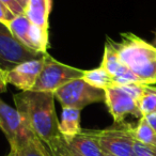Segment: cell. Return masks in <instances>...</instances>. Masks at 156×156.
Returning a JSON list of instances; mask_svg holds the SVG:
<instances>
[{
	"instance_id": "cell-23",
	"label": "cell",
	"mask_w": 156,
	"mask_h": 156,
	"mask_svg": "<svg viewBox=\"0 0 156 156\" xmlns=\"http://www.w3.org/2000/svg\"><path fill=\"white\" fill-rule=\"evenodd\" d=\"M8 86V71L0 69V94L7 90Z\"/></svg>"
},
{
	"instance_id": "cell-10",
	"label": "cell",
	"mask_w": 156,
	"mask_h": 156,
	"mask_svg": "<svg viewBox=\"0 0 156 156\" xmlns=\"http://www.w3.org/2000/svg\"><path fill=\"white\" fill-rule=\"evenodd\" d=\"M45 56L40 59L27 61L8 71V83L20 91H31L43 69Z\"/></svg>"
},
{
	"instance_id": "cell-11",
	"label": "cell",
	"mask_w": 156,
	"mask_h": 156,
	"mask_svg": "<svg viewBox=\"0 0 156 156\" xmlns=\"http://www.w3.org/2000/svg\"><path fill=\"white\" fill-rule=\"evenodd\" d=\"M0 129L5 134L10 143V147L14 149L23 136L26 125L23 122L20 112L16 108L9 106L0 100Z\"/></svg>"
},
{
	"instance_id": "cell-14",
	"label": "cell",
	"mask_w": 156,
	"mask_h": 156,
	"mask_svg": "<svg viewBox=\"0 0 156 156\" xmlns=\"http://www.w3.org/2000/svg\"><path fill=\"white\" fill-rule=\"evenodd\" d=\"M83 132L80 126V109L62 107L61 119L59 121V133L64 140L69 143L78 134Z\"/></svg>"
},
{
	"instance_id": "cell-2",
	"label": "cell",
	"mask_w": 156,
	"mask_h": 156,
	"mask_svg": "<svg viewBox=\"0 0 156 156\" xmlns=\"http://www.w3.org/2000/svg\"><path fill=\"white\" fill-rule=\"evenodd\" d=\"M121 61L140 79L143 85L156 83V47L134 33H124L115 43Z\"/></svg>"
},
{
	"instance_id": "cell-19",
	"label": "cell",
	"mask_w": 156,
	"mask_h": 156,
	"mask_svg": "<svg viewBox=\"0 0 156 156\" xmlns=\"http://www.w3.org/2000/svg\"><path fill=\"white\" fill-rule=\"evenodd\" d=\"M145 86L147 85H141V83H128V85H122L119 86V87L121 89H123L126 93H128L133 98H135L138 102L139 98L144 93Z\"/></svg>"
},
{
	"instance_id": "cell-18",
	"label": "cell",
	"mask_w": 156,
	"mask_h": 156,
	"mask_svg": "<svg viewBox=\"0 0 156 156\" xmlns=\"http://www.w3.org/2000/svg\"><path fill=\"white\" fill-rule=\"evenodd\" d=\"M137 103L142 117L156 113V93L150 86H145L144 93Z\"/></svg>"
},
{
	"instance_id": "cell-30",
	"label": "cell",
	"mask_w": 156,
	"mask_h": 156,
	"mask_svg": "<svg viewBox=\"0 0 156 156\" xmlns=\"http://www.w3.org/2000/svg\"><path fill=\"white\" fill-rule=\"evenodd\" d=\"M72 156H74V155H72Z\"/></svg>"
},
{
	"instance_id": "cell-26",
	"label": "cell",
	"mask_w": 156,
	"mask_h": 156,
	"mask_svg": "<svg viewBox=\"0 0 156 156\" xmlns=\"http://www.w3.org/2000/svg\"><path fill=\"white\" fill-rule=\"evenodd\" d=\"M20 3H22V5L24 8H26V5H27V2H28V0H20Z\"/></svg>"
},
{
	"instance_id": "cell-13",
	"label": "cell",
	"mask_w": 156,
	"mask_h": 156,
	"mask_svg": "<svg viewBox=\"0 0 156 156\" xmlns=\"http://www.w3.org/2000/svg\"><path fill=\"white\" fill-rule=\"evenodd\" d=\"M8 156H52L45 144L26 126L17 145Z\"/></svg>"
},
{
	"instance_id": "cell-3",
	"label": "cell",
	"mask_w": 156,
	"mask_h": 156,
	"mask_svg": "<svg viewBox=\"0 0 156 156\" xmlns=\"http://www.w3.org/2000/svg\"><path fill=\"white\" fill-rule=\"evenodd\" d=\"M85 71L63 64L55 60L50 55H45L43 69L31 91L51 92L55 93L59 88L71 81L83 78Z\"/></svg>"
},
{
	"instance_id": "cell-22",
	"label": "cell",
	"mask_w": 156,
	"mask_h": 156,
	"mask_svg": "<svg viewBox=\"0 0 156 156\" xmlns=\"http://www.w3.org/2000/svg\"><path fill=\"white\" fill-rule=\"evenodd\" d=\"M15 17L16 16L12 13L11 10L8 9V8L0 1V23L5 25V26H8Z\"/></svg>"
},
{
	"instance_id": "cell-16",
	"label": "cell",
	"mask_w": 156,
	"mask_h": 156,
	"mask_svg": "<svg viewBox=\"0 0 156 156\" xmlns=\"http://www.w3.org/2000/svg\"><path fill=\"white\" fill-rule=\"evenodd\" d=\"M83 79L87 81L89 85L102 90H106L115 86L112 76L103 66L96 67V69H90V71H85Z\"/></svg>"
},
{
	"instance_id": "cell-12",
	"label": "cell",
	"mask_w": 156,
	"mask_h": 156,
	"mask_svg": "<svg viewBox=\"0 0 156 156\" xmlns=\"http://www.w3.org/2000/svg\"><path fill=\"white\" fill-rule=\"evenodd\" d=\"M74 156H106L98 142L96 130H83L66 144Z\"/></svg>"
},
{
	"instance_id": "cell-24",
	"label": "cell",
	"mask_w": 156,
	"mask_h": 156,
	"mask_svg": "<svg viewBox=\"0 0 156 156\" xmlns=\"http://www.w3.org/2000/svg\"><path fill=\"white\" fill-rule=\"evenodd\" d=\"M144 118L147 119V121L149 122V124L153 127V129L156 133V113H152V115H149Z\"/></svg>"
},
{
	"instance_id": "cell-15",
	"label": "cell",
	"mask_w": 156,
	"mask_h": 156,
	"mask_svg": "<svg viewBox=\"0 0 156 156\" xmlns=\"http://www.w3.org/2000/svg\"><path fill=\"white\" fill-rule=\"evenodd\" d=\"M51 12V0H28L25 8V15L33 25L47 30L49 28V14Z\"/></svg>"
},
{
	"instance_id": "cell-28",
	"label": "cell",
	"mask_w": 156,
	"mask_h": 156,
	"mask_svg": "<svg viewBox=\"0 0 156 156\" xmlns=\"http://www.w3.org/2000/svg\"><path fill=\"white\" fill-rule=\"evenodd\" d=\"M106 156H115V155H112V154H108V153H106Z\"/></svg>"
},
{
	"instance_id": "cell-25",
	"label": "cell",
	"mask_w": 156,
	"mask_h": 156,
	"mask_svg": "<svg viewBox=\"0 0 156 156\" xmlns=\"http://www.w3.org/2000/svg\"><path fill=\"white\" fill-rule=\"evenodd\" d=\"M59 156H72V154L69 152V150H67V147H66V144H65V147H63V150L61 151V153H60V155Z\"/></svg>"
},
{
	"instance_id": "cell-6",
	"label": "cell",
	"mask_w": 156,
	"mask_h": 156,
	"mask_svg": "<svg viewBox=\"0 0 156 156\" xmlns=\"http://www.w3.org/2000/svg\"><path fill=\"white\" fill-rule=\"evenodd\" d=\"M129 124H117V126L96 130L98 142L105 153L115 156H134L135 138Z\"/></svg>"
},
{
	"instance_id": "cell-5",
	"label": "cell",
	"mask_w": 156,
	"mask_h": 156,
	"mask_svg": "<svg viewBox=\"0 0 156 156\" xmlns=\"http://www.w3.org/2000/svg\"><path fill=\"white\" fill-rule=\"evenodd\" d=\"M44 56L45 55L35 52L23 45L12 34L10 29L0 23V69L9 71L20 63Z\"/></svg>"
},
{
	"instance_id": "cell-8",
	"label": "cell",
	"mask_w": 156,
	"mask_h": 156,
	"mask_svg": "<svg viewBox=\"0 0 156 156\" xmlns=\"http://www.w3.org/2000/svg\"><path fill=\"white\" fill-rule=\"evenodd\" d=\"M105 94V104L108 107V110L112 115L115 124L124 123V120L127 115H134L139 119L142 117L137 101L119 86H113L106 89Z\"/></svg>"
},
{
	"instance_id": "cell-21",
	"label": "cell",
	"mask_w": 156,
	"mask_h": 156,
	"mask_svg": "<svg viewBox=\"0 0 156 156\" xmlns=\"http://www.w3.org/2000/svg\"><path fill=\"white\" fill-rule=\"evenodd\" d=\"M8 9L12 11V13L15 16L24 15L25 14V8L22 5L20 0H0Z\"/></svg>"
},
{
	"instance_id": "cell-27",
	"label": "cell",
	"mask_w": 156,
	"mask_h": 156,
	"mask_svg": "<svg viewBox=\"0 0 156 156\" xmlns=\"http://www.w3.org/2000/svg\"><path fill=\"white\" fill-rule=\"evenodd\" d=\"M150 87H151L152 89L154 90V92H155V93H156V87H155V86H150Z\"/></svg>"
},
{
	"instance_id": "cell-29",
	"label": "cell",
	"mask_w": 156,
	"mask_h": 156,
	"mask_svg": "<svg viewBox=\"0 0 156 156\" xmlns=\"http://www.w3.org/2000/svg\"><path fill=\"white\" fill-rule=\"evenodd\" d=\"M152 86H155V87H156V85H152Z\"/></svg>"
},
{
	"instance_id": "cell-31",
	"label": "cell",
	"mask_w": 156,
	"mask_h": 156,
	"mask_svg": "<svg viewBox=\"0 0 156 156\" xmlns=\"http://www.w3.org/2000/svg\"><path fill=\"white\" fill-rule=\"evenodd\" d=\"M155 85H156V83H155Z\"/></svg>"
},
{
	"instance_id": "cell-4",
	"label": "cell",
	"mask_w": 156,
	"mask_h": 156,
	"mask_svg": "<svg viewBox=\"0 0 156 156\" xmlns=\"http://www.w3.org/2000/svg\"><path fill=\"white\" fill-rule=\"evenodd\" d=\"M55 98L60 102L62 107L83 109L94 103L105 102V90L89 85L83 78H78L55 92Z\"/></svg>"
},
{
	"instance_id": "cell-9",
	"label": "cell",
	"mask_w": 156,
	"mask_h": 156,
	"mask_svg": "<svg viewBox=\"0 0 156 156\" xmlns=\"http://www.w3.org/2000/svg\"><path fill=\"white\" fill-rule=\"evenodd\" d=\"M101 66L104 67L112 76L115 86L128 85V83L143 85L140 79L121 61L117 49L113 45V42L111 41H107V43L105 44L104 56H103Z\"/></svg>"
},
{
	"instance_id": "cell-1",
	"label": "cell",
	"mask_w": 156,
	"mask_h": 156,
	"mask_svg": "<svg viewBox=\"0 0 156 156\" xmlns=\"http://www.w3.org/2000/svg\"><path fill=\"white\" fill-rule=\"evenodd\" d=\"M25 125L47 147L52 156H59L66 143L59 133V120L51 92L22 91L13 96Z\"/></svg>"
},
{
	"instance_id": "cell-17",
	"label": "cell",
	"mask_w": 156,
	"mask_h": 156,
	"mask_svg": "<svg viewBox=\"0 0 156 156\" xmlns=\"http://www.w3.org/2000/svg\"><path fill=\"white\" fill-rule=\"evenodd\" d=\"M132 133L135 140L143 144L156 147V133L144 117H141L139 119L137 125L132 128Z\"/></svg>"
},
{
	"instance_id": "cell-20",
	"label": "cell",
	"mask_w": 156,
	"mask_h": 156,
	"mask_svg": "<svg viewBox=\"0 0 156 156\" xmlns=\"http://www.w3.org/2000/svg\"><path fill=\"white\" fill-rule=\"evenodd\" d=\"M134 156H156V147L147 145L139 141L134 142Z\"/></svg>"
},
{
	"instance_id": "cell-7",
	"label": "cell",
	"mask_w": 156,
	"mask_h": 156,
	"mask_svg": "<svg viewBox=\"0 0 156 156\" xmlns=\"http://www.w3.org/2000/svg\"><path fill=\"white\" fill-rule=\"evenodd\" d=\"M7 27L27 48L43 55L47 54L48 31L33 25L25 14L16 16Z\"/></svg>"
}]
</instances>
